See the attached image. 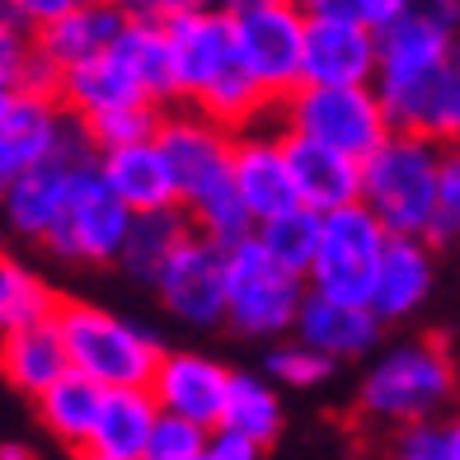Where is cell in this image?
I'll use <instances>...</instances> for the list:
<instances>
[{"label":"cell","instance_id":"1","mask_svg":"<svg viewBox=\"0 0 460 460\" xmlns=\"http://www.w3.org/2000/svg\"><path fill=\"white\" fill-rule=\"evenodd\" d=\"M160 146L174 164L179 207L193 217L198 230L217 235L221 244L254 235V221H249L235 188V132L188 103L179 113H164Z\"/></svg>","mask_w":460,"mask_h":460},{"label":"cell","instance_id":"2","mask_svg":"<svg viewBox=\"0 0 460 460\" xmlns=\"http://www.w3.org/2000/svg\"><path fill=\"white\" fill-rule=\"evenodd\" d=\"M460 400V362L442 339H409L371 358L358 409L371 423L385 428H413L428 418H447V409Z\"/></svg>","mask_w":460,"mask_h":460},{"label":"cell","instance_id":"3","mask_svg":"<svg viewBox=\"0 0 460 460\" xmlns=\"http://www.w3.org/2000/svg\"><path fill=\"white\" fill-rule=\"evenodd\" d=\"M442 141L418 132H390L362 160V198L390 235H428L437 217V179H442Z\"/></svg>","mask_w":460,"mask_h":460},{"label":"cell","instance_id":"4","mask_svg":"<svg viewBox=\"0 0 460 460\" xmlns=\"http://www.w3.org/2000/svg\"><path fill=\"white\" fill-rule=\"evenodd\" d=\"M52 324L61 333V343H66L71 371L90 376L103 390L151 385L160 358L170 352L155 333H146L141 324L122 320L103 305H90V301H61Z\"/></svg>","mask_w":460,"mask_h":460},{"label":"cell","instance_id":"5","mask_svg":"<svg viewBox=\"0 0 460 460\" xmlns=\"http://www.w3.org/2000/svg\"><path fill=\"white\" fill-rule=\"evenodd\" d=\"M132 217L137 212L118 198V188L103 174L99 151H85L71 170L66 207H61L57 230L48 235V249L66 263H118Z\"/></svg>","mask_w":460,"mask_h":460},{"label":"cell","instance_id":"6","mask_svg":"<svg viewBox=\"0 0 460 460\" xmlns=\"http://www.w3.org/2000/svg\"><path fill=\"white\" fill-rule=\"evenodd\" d=\"M278 113L282 132L333 146L352 160H367L394 132L376 85H301L278 103Z\"/></svg>","mask_w":460,"mask_h":460},{"label":"cell","instance_id":"7","mask_svg":"<svg viewBox=\"0 0 460 460\" xmlns=\"http://www.w3.org/2000/svg\"><path fill=\"white\" fill-rule=\"evenodd\" d=\"M310 296V282L287 268L259 244V235H244L230 244V296L226 324L244 339H282L296 329V315Z\"/></svg>","mask_w":460,"mask_h":460},{"label":"cell","instance_id":"8","mask_svg":"<svg viewBox=\"0 0 460 460\" xmlns=\"http://www.w3.org/2000/svg\"><path fill=\"white\" fill-rule=\"evenodd\" d=\"M385 244H390V230L367 202H348L339 212H324L320 254L305 278L310 291L333 296V301H352V305H371Z\"/></svg>","mask_w":460,"mask_h":460},{"label":"cell","instance_id":"9","mask_svg":"<svg viewBox=\"0 0 460 460\" xmlns=\"http://www.w3.org/2000/svg\"><path fill=\"white\" fill-rule=\"evenodd\" d=\"M235 19V52L240 66L254 75V85L268 94V103H278L305 85V24L310 14L301 10V0H273V5L230 14Z\"/></svg>","mask_w":460,"mask_h":460},{"label":"cell","instance_id":"10","mask_svg":"<svg viewBox=\"0 0 460 460\" xmlns=\"http://www.w3.org/2000/svg\"><path fill=\"white\" fill-rule=\"evenodd\" d=\"M155 291L164 310L183 324H198V329H212L226 324V296H230V244H221L217 235L207 230H193L170 263L160 268Z\"/></svg>","mask_w":460,"mask_h":460},{"label":"cell","instance_id":"11","mask_svg":"<svg viewBox=\"0 0 460 460\" xmlns=\"http://www.w3.org/2000/svg\"><path fill=\"white\" fill-rule=\"evenodd\" d=\"M80 141V122L52 90H10L0 109V188Z\"/></svg>","mask_w":460,"mask_h":460},{"label":"cell","instance_id":"12","mask_svg":"<svg viewBox=\"0 0 460 460\" xmlns=\"http://www.w3.org/2000/svg\"><path fill=\"white\" fill-rule=\"evenodd\" d=\"M170 33V61L179 103H198L207 90L240 66L235 52V19L226 10H193V14H164Z\"/></svg>","mask_w":460,"mask_h":460},{"label":"cell","instance_id":"13","mask_svg":"<svg viewBox=\"0 0 460 460\" xmlns=\"http://www.w3.org/2000/svg\"><path fill=\"white\" fill-rule=\"evenodd\" d=\"M381 38L352 19L310 14L305 24V85H376Z\"/></svg>","mask_w":460,"mask_h":460},{"label":"cell","instance_id":"14","mask_svg":"<svg viewBox=\"0 0 460 460\" xmlns=\"http://www.w3.org/2000/svg\"><path fill=\"white\" fill-rule=\"evenodd\" d=\"M85 151H94V146L85 141V132H80L75 146H66L61 155L33 164V170H24L19 179H10L5 188H0V207H5V221H10L14 235L48 244V235H52L57 221H61V207H66L71 170H75V160L85 155Z\"/></svg>","mask_w":460,"mask_h":460},{"label":"cell","instance_id":"15","mask_svg":"<svg viewBox=\"0 0 460 460\" xmlns=\"http://www.w3.org/2000/svg\"><path fill=\"white\" fill-rule=\"evenodd\" d=\"M235 188H240V202L254 226L301 207L282 132H259V128L235 132Z\"/></svg>","mask_w":460,"mask_h":460},{"label":"cell","instance_id":"16","mask_svg":"<svg viewBox=\"0 0 460 460\" xmlns=\"http://www.w3.org/2000/svg\"><path fill=\"white\" fill-rule=\"evenodd\" d=\"M235 371L221 367L217 358L207 352H164L155 376H151V394L160 400L164 413H179V418H193L202 428H217L221 423V409H226V394Z\"/></svg>","mask_w":460,"mask_h":460},{"label":"cell","instance_id":"17","mask_svg":"<svg viewBox=\"0 0 460 460\" xmlns=\"http://www.w3.org/2000/svg\"><path fill=\"white\" fill-rule=\"evenodd\" d=\"M128 19L132 14L103 5V0H85V5L66 10L61 19H52V24H43L33 33L38 38V57H43L48 71L61 80L66 71H75V66H85V61L109 52L122 38V29H128Z\"/></svg>","mask_w":460,"mask_h":460},{"label":"cell","instance_id":"18","mask_svg":"<svg viewBox=\"0 0 460 460\" xmlns=\"http://www.w3.org/2000/svg\"><path fill=\"white\" fill-rule=\"evenodd\" d=\"M437 282V263H432V240L428 235H390L385 259H381V278L371 291V310L390 320H409L428 305Z\"/></svg>","mask_w":460,"mask_h":460},{"label":"cell","instance_id":"19","mask_svg":"<svg viewBox=\"0 0 460 460\" xmlns=\"http://www.w3.org/2000/svg\"><path fill=\"white\" fill-rule=\"evenodd\" d=\"M381 315L371 305H352V301H333L310 291L301 315H296V339H305L310 348H320L324 358L348 362V358H367V352L381 343Z\"/></svg>","mask_w":460,"mask_h":460},{"label":"cell","instance_id":"20","mask_svg":"<svg viewBox=\"0 0 460 460\" xmlns=\"http://www.w3.org/2000/svg\"><path fill=\"white\" fill-rule=\"evenodd\" d=\"M57 99L71 109L75 122H85V118H99V113H109V109H128V103H155L151 94H146L141 85V75L132 71V61L118 52V43L85 61V66H75L57 80Z\"/></svg>","mask_w":460,"mask_h":460},{"label":"cell","instance_id":"21","mask_svg":"<svg viewBox=\"0 0 460 460\" xmlns=\"http://www.w3.org/2000/svg\"><path fill=\"white\" fill-rule=\"evenodd\" d=\"M282 141H287V160H291L296 193L305 207L339 212V207L362 198V160L333 151V146H320L310 137H296V132H282Z\"/></svg>","mask_w":460,"mask_h":460},{"label":"cell","instance_id":"22","mask_svg":"<svg viewBox=\"0 0 460 460\" xmlns=\"http://www.w3.org/2000/svg\"><path fill=\"white\" fill-rule=\"evenodd\" d=\"M103 174L118 188V198L132 207V212H164V207H179V183H174V164L164 155L160 137L137 141V146H118V151L99 155Z\"/></svg>","mask_w":460,"mask_h":460},{"label":"cell","instance_id":"23","mask_svg":"<svg viewBox=\"0 0 460 460\" xmlns=\"http://www.w3.org/2000/svg\"><path fill=\"white\" fill-rule=\"evenodd\" d=\"M0 371H5V381L24 394H43L48 385H57L61 376L71 371V358H66V343H61V333L52 320L43 324H29L10 333V339H0Z\"/></svg>","mask_w":460,"mask_h":460},{"label":"cell","instance_id":"24","mask_svg":"<svg viewBox=\"0 0 460 460\" xmlns=\"http://www.w3.org/2000/svg\"><path fill=\"white\" fill-rule=\"evenodd\" d=\"M160 400L151 394V385H118L103 390V409L94 423V442L90 451H109V456H141L151 432L160 423Z\"/></svg>","mask_w":460,"mask_h":460},{"label":"cell","instance_id":"25","mask_svg":"<svg viewBox=\"0 0 460 460\" xmlns=\"http://www.w3.org/2000/svg\"><path fill=\"white\" fill-rule=\"evenodd\" d=\"M99 409H103V385L90 381V376H80V371H66L57 385H48L38 394V418H43V428L57 442H66L75 451H90Z\"/></svg>","mask_w":460,"mask_h":460},{"label":"cell","instance_id":"26","mask_svg":"<svg viewBox=\"0 0 460 460\" xmlns=\"http://www.w3.org/2000/svg\"><path fill=\"white\" fill-rule=\"evenodd\" d=\"M193 217L183 207H164V212H137L132 230H128V244H122V273H132L137 282H151L160 278V268L170 263L174 249L193 235Z\"/></svg>","mask_w":460,"mask_h":460},{"label":"cell","instance_id":"27","mask_svg":"<svg viewBox=\"0 0 460 460\" xmlns=\"http://www.w3.org/2000/svg\"><path fill=\"white\" fill-rule=\"evenodd\" d=\"M226 432L235 437H249L254 447H268L273 437L282 432V394H278V381L273 376H249V371H235L230 381V394H226V409H221V423Z\"/></svg>","mask_w":460,"mask_h":460},{"label":"cell","instance_id":"28","mask_svg":"<svg viewBox=\"0 0 460 460\" xmlns=\"http://www.w3.org/2000/svg\"><path fill=\"white\" fill-rule=\"evenodd\" d=\"M57 291L33 273L29 263H19L14 254L0 249V339L29 329V324H43L57 315Z\"/></svg>","mask_w":460,"mask_h":460},{"label":"cell","instance_id":"29","mask_svg":"<svg viewBox=\"0 0 460 460\" xmlns=\"http://www.w3.org/2000/svg\"><path fill=\"white\" fill-rule=\"evenodd\" d=\"M259 244L273 254L287 273L296 278H310V268H315V254H320V235H324V212H315V207H291V212L282 217H268L254 226Z\"/></svg>","mask_w":460,"mask_h":460},{"label":"cell","instance_id":"30","mask_svg":"<svg viewBox=\"0 0 460 460\" xmlns=\"http://www.w3.org/2000/svg\"><path fill=\"white\" fill-rule=\"evenodd\" d=\"M0 90H52L57 94V75L38 57L33 29L19 24L5 5H0Z\"/></svg>","mask_w":460,"mask_h":460},{"label":"cell","instance_id":"31","mask_svg":"<svg viewBox=\"0 0 460 460\" xmlns=\"http://www.w3.org/2000/svg\"><path fill=\"white\" fill-rule=\"evenodd\" d=\"M376 33L404 38V43L460 48V0H400V10H394Z\"/></svg>","mask_w":460,"mask_h":460},{"label":"cell","instance_id":"32","mask_svg":"<svg viewBox=\"0 0 460 460\" xmlns=\"http://www.w3.org/2000/svg\"><path fill=\"white\" fill-rule=\"evenodd\" d=\"M160 122H164L160 103H128V109H109L99 118H85L80 132L103 155V151H118V146H137V141L160 137Z\"/></svg>","mask_w":460,"mask_h":460},{"label":"cell","instance_id":"33","mask_svg":"<svg viewBox=\"0 0 460 460\" xmlns=\"http://www.w3.org/2000/svg\"><path fill=\"white\" fill-rule=\"evenodd\" d=\"M339 367L333 358H324L320 348H310L305 339H287L268 352V376L287 390H315L329 381V371Z\"/></svg>","mask_w":460,"mask_h":460},{"label":"cell","instance_id":"34","mask_svg":"<svg viewBox=\"0 0 460 460\" xmlns=\"http://www.w3.org/2000/svg\"><path fill=\"white\" fill-rule=\"evenodd\" d=\"M207 437H212V428L193 423V418H179V413H160V423L151 432V442H146V460H193Z\"/></svg>","mask_w":460,"mask_h":460},{"label":"cell","instance_id":"35","mask_svg":"<svg viewBox=\"0 0 460 460\" xmlns=\"http://www.w3.org/2000/svg\"><path fill=\"white\" fill-rule=\"evenodd\" d=\"M432 244L460 240V141L442 151V179H437V217L428 230Z\"/></svg>","mask_w":460,"mask_h":460},{"label":"cell","instance_id":"36","mask_svg":"<svg viewBox=\"0 0 460 460\" xmlns=\"http://www.w3.org/2000/svg\"><path fill=\"white\" fill-rule=\"evenodd\" d=\"M394 460H456L451 418H428L394 432Z\"/></svg>","mask_w":460,"mask_h":460},{"label":"cell","instance_id":"37","mask_svg":"<svg viewBox=\"0 0 460 460\" xmlns=\"http://www.w3.org/2000/svg\"><path fill=\"white\" fill-rule=\"evenodd\" d=\"M305 14H329V19H352V24L381 29L400 10V0H301Z\"/></svg>","mask_w":460,"mask_h":460},{"label":"cell","instance_id":"38","mask_svg":"<svg viewBox=\"0 0 460 460\" xmlns=\"http://www.w3.org/2000/svg\"><path fill=\"white\" fill-rule=\"evenodd\" d=\"M19 24H29L33 33L43 29V24H52V19H61L66 10H75V5H85V0H0Z\"/></svg>","mask_w":460,"mask_h":460},{"label":"cell","instance_id":"39","mask_svg":"<svg viewBox=\"0 0 460 460\" xmlns=\"http://www.w3.org/2000/svg\"><path fill=\"white\" fill-rule=\"evenodd\" d=\"M263 447H254L249 437H235L226 428H212V437H207V447L193 456V460H259Z\"/></svg>","mask_w":460,"mask_h":460},{"label":"cell","instance_id":"40","mask_svg":"<svg viewBox=\"0 0 460 460\" xmlns=\"http://www.w3.org/2000/svg\"><path fill=\"white\" fill-rule=\"evenodd\" d=\"M193 10H226V0H160V14H193Z\"/></svg>","mask_w":460,"mask_h":460},{"label":"cell","instance_id":"41","mask_svg":"<svg viewBox=\"0 0 460 460\" xmlns=\"http://www.w3.org/2000/svg\"><path fill=\"white\" fill-rule=\"evenodd\" d=\"M103 5H113V10H122V14H160V0H103Z\"/></svg>","mask_w":460,"mask_h":460},{"label":"cell","instance_id":"42","mask_svg":"<svg viewBox=\"0 0 460 460\" xmlns=\"http://www.w3.org/2000/svg\"><path fill=\"white\" fill-rule=\"evenodd\" d=\"M0 460H38V451H33V447L10 442V447H0Z\"/></svg>","mask_w":460,"mask_h":460},{"label":"cell","instance_id":"43","mask_svg":"<svg viewBox=\"0 0 460 460\" xmlns=\"http://www.w3.org/2000/svg\"><path fill=\"white\" fill-rule=\"evenodd\" d=\"M259 5H273V0H226V14H244V10H259Z\"/></svg>","mask_w":460,"mask_h":460},{"label":"cell","instance_id":"44","mask_svg":"<svg viewBox=\"0 0 460 460\" xmlns=\"http://www.w3.org/2000/svg\"><path fill=\"white\" fill-rule=\"evenodd\" d=\"M85 460H146V456H109V451H85Z\"/></svg>","mask_w":460,"mask_h":460},{"label":"cell","instance_id":"45","mask_svg":"<svg viewBox=\"0 0 460 460\" xmlns=\"http://www.w3.org/2000/svg\"><path fill=\"white\" fill-rule=\"evenodd\" d=\"M451 442H456V460H460V418H451Z\"/></svg>","mask_w":460,"mask_h":460},{"label":"cell","instance_id":"46","mask_svg":"<svg viewBox=\"0 0 460 460\" xmlns=\"http://www.w3.org/2000/svg\"><path fill=\"white\" fill-rule=\"evenodd\" d=\"M5 99H10V90H0V109H5Z\"/></svg>","mask_w":460,"mask_h":460},{"label":"cell","instance_id":"47","mask_svg":"<svg viewBox=\"0 0 460 460\" xmlns=\"http://www.w3.org/2000/svg\"><path fill=\"white\" fill-rule=\"evenodd\" d=\"M367 460H371V456H367Z\"/></svg>","mask_w":460,"mask_h":460}]
</instances>
